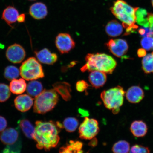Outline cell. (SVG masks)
<instances>
[{
	"instance_id": "4316f807",
	"label": "cell",
	"mask_w": 153,
	"mask_h": 153,
	"mask_svg": "<svg viewBox=\"0 0 153 153\" xmlns=\"http://www.w3.org/2000/svg\"><path fill=\"white\" fill-rule=\"evenodd\" d=\"M142 68L145 73H153V53H149L143 57Z\"/></svg>"
},
{
	"instance_id": "484cf974",
	"label": "cell",
	"mask_w": 153,
	"mask_h": 153,
	"mask_svg": "<svg viewBox=\"0 0 153 153\" xmlns=\"http://www.w3.org/2000/svg\"><path fill=\"white\" fill-rule=\"evenodd\" d=\"M130 149L129 143L126 140H122L114 143L112 151L114 153H129Z\"/></svg>"
},
{
	"instance_id": "e575fe53",
	"label": "cell",
	"mask_w": 153,
	"mask_h": 153,
	"mask_svg": "<svg viewBox=\"0 0 153 153\" xmlns=\"http://www.w3.org/2000/svg\"><path fill=\"white\" fill-rule=\"evenodd\" d=\"M148 20L149 23V28L152 34V37H153V14L149 13Z\"/></svg>"
},
{
	"instance_id": "74e56055",
	"label": "cell",
	"mask_w": 153,
	"mask_h": 153,
	"mask_svg": "<svg viewBox=\"0 0 153 153\" xmlns=\"http://www.w3.org/2000/svg\"><path fill=\"white\" fill-rule=\"evenodd\" d=\"M137 53L139 57H144L146 54L144 49H139Z\"/></svg>"
},
{
	"instance_id": "6da1fadb",
	"label": "cell",
	"mask_w": 153,
	"mask_h": 153,
	"mask_svg": "<svg viewBox=\"0 0 153 153\" xmlns=\"http://www.w3.org/2000/svg\"><path fill=\"white\" fill-rule=\"evenodd\" d=\"M33 139L37 143L36 147L39 150L49 151L56 146L60 141L59 135L63 128L60 122L38 120L35 123Z\"/></svg>"
},
{
	"instance_id": "60d3db41",
	"label": "cell",
	"mask_w": 153,
	"mask_h": 153,
	"mask_svg": "<svg viewBox=\"0 0 153 153\" xmlns=\"http://www.w3.org/2000/svg\"><path fill=\"white\" fill-rule=\"evenodd\" d=\"M152 4L153 7V0H152Z\"/></svg>"
},
{
	"instance_id": "603a6c76",
	"label": "cell",
	"mask_w": 153,
	"mask_h": 153,
	"mask_svg": "<svg viewBox=\"0 0 153 153\" xmlns=\"http://www.w3.org/2000/svg\"><path fill=\"white\" fill-rule=\"evenodd\" d=\"M26 90L29 95L35 98L43 91V86L41 82L33 80L28 83Z\"/></svg>"
},
{
	"instance_id": "f546056e",
	"label": "cell",
	"mask_w": 153,
	"mask_h": 153,
	"mask_svg": "<svg viewBox=\"0 0 153 153\" xmlns=\"http://www.w3.org/2000/svg\"><path fill=\"white\" fill-rule=\"evenodd\" d=\"M11 96L9 87L6 84L0 83V102L7 101Z\"/></svg>"
},
{
	"instance_id": "9a60e30c",
	"label": "cell",
	"mask_w": 153,
	"mask_h": 153,
	"mask_svg": "<svg viewBox=\"0 0 153 153\" xmlns=\"http://www.w3.org/2000/svg\"><path fill=\"white\" fill-rule=\"evenodd\" d=\"M19 133L12 128L5 129L0 134V140L3 144L7 145L14 144L18 140Z\"/></svg>"
},
{
	"instance_id": "7c38bea8",
	"label": "cell",
	"mask_w": 153,
	"mask_h": 153,
	"mask_svg": "<svg viewBox=\"0 0 153 153\" xmlns=\"http://www.w3.org/2000/svg\"><path fill=\"white\" fill-rule=\"evenodd\" d=\"M29 13L30 16L36 20H42L47 16L48 14L47 7L43 3H36L30 6L29 10Z\"/></svg>"
},
{
	"instance_id": "cb8c5ba5",
	"label": "cell",
	"mask_w": 153,
	"mask_h": 153,
	"mask_svg": "<svg viewBox=\"0 0 153 153\" xmlns=\"http://www.w3.org/2000/svg\"><path fill=\"white\" fill-rule=\"evenodd\" d=\"M19 125L24 134L27 138L33 139L35 127L27 119H22L19 121Z\"/></svg>"
},
{
	"instance_id": "2e32d148",
	"label": "cell",
	"mask_w": 153,
	"mask_h": 153,
	"mask_svg": "<svg viewBox=\"0 0 153 153\" xmlns=\"http://www.w3.org/2000/svg\"><path fill=\"white\" fill-rule=\"evenodd\" d=\"M88 78L92 86L97 89L103 87L106 83L107 76L106 74L104 72L94 71L91 72Z\"/></svg>"
},
{
	"instance_id": "1f68e13d",
	"label": "cell",
	"mask_w": 153,
	"mask_h": 153,
	"mask_svg": "<svg viewBox=\"0 0 153 153\" xmlns=\"http://www.w3.org/2000/svg\"><path fill=\"white\" fill-rule=\"evenodd\" d=\"M141 45L143 48L146 50L153 49V37H145L143 38L141 40Z\"/></svg>"
},
{
	"instance_id": "d6a6232c",
	"label": "cell",
	"mask_w": 153,
	"mask_h": 153,
	"mask_svg": "<svg viewBox=\"0 0 153 153\" xmlns=\"http://www.w3.org/2000/svg\"><path fill=\"white\" fill-rule=\"evenodd\" d=\"M89 87L88 84L84 80L78 81L76 84V90L80 92H82L87 90Z\"/></svg>"
},
{
	"instance_id": "836d02e7",
	"label": "cell",
	"mask_w": 153,
	"mask_h": 153,
	"mask_svg": "<svg viewBox=\"0 0 153 153\" xmlns=\"http://www.w3.org/2000/svg\"><path fill=\"white\" fill-rule=\"evenodd\" d=\"M7 125L6 119L3 117L0 116V132H1L6 128Z\"/></svg>"
},
{
	"instance_id": "7a4b0ae2",
	"label": "cell",
	"mask_w": 153,
	"mask_h": 153,
	"mask_svg": "<svg viewBox=\"0 0 153 153\" xmlns=\"http://www.w3.org/2000/svg\"><path fill=\"white\" fill-rule=\"evenodd\" d=\"M138 8L132 7L123 0H117L111 7L112 14L122 22V26L126 29L127 35L135 31L138 27L135 24L136 12Z\"/></svg>"
},
{
	"instance_id": "30bf717a",
	"label": "cell",
	"mask_w": 153,
	"mask_h": 153,
	"mask_svg": "<svg viewBox=\"0 0 153 153\" xmlns=\"http://www.w3.org/2000/svg\"><path fill=\"white\" fill-rule=\"evenodd\" d=\"M106 45L115 56L122 58L124 56L128 49L127 42L121 39H110Z\"/></svg>"
},
{
	"instance_id": "52a82bcc",
	"label": "cell",
	"mask_w": 153,
	"mask_h": 153,
	"mask_svg": "<svg viewBox=\"0 0 153 153\" xmlns=\"http://www.w3.org/2000/svg\"><path fill=\"white\" fill-rule=\"evenodd\" d=\"M99 131V123L97 120L85 117L79 126V137L85 140L93 139L98 134Z\"/></svg>"
},
{
	"instance_id": "ac0fdd59",
	"label": "cell",
	"mask_w": 153,
	"mask_h": 153,
	"mask_svg": "<svg viewBox=\"0 0 153 153\" xmlns=\"http://www.w3.org/2000/svg\"><path fill=\"white\" fill-rule=\"evenodd\" d=\"M53 89L59 94L63 99L66 101L71 98V87L69 84L66 82H58L53 85Z\"/></svg>"
},
{
	"instance_id": "83f0119b",
	"label": "cell",
	"mask_w": 153,
	"mask_h": 153,
	"mask_svg": "<svg viewBox=\"0 0 153 153\" xmlns=\"http://www.w3.org/2000/svg\"><path fill=\"white\" fill-rule=\"evenodd\" d=\"M79 125V122L76 118L68 117L63 122V127L68 132H73L75 131Z\"/></svg>"
},
{
	"instance_id": "d590c367",
	"label": "cell",
	"mask_w": 153,
	"mask_h": 153,
	"mask_svg": "<svg viewBox=\"0 0 153 153\" xmlns=\"http://www.w3.org/2000/svg\"><path fill=\"white\" fill-rule=\"evenodd\" d=\"M1 153H20L19 150H14L8 146L5 148Z\"/></svg>"
},
{
	"instance_id": "44dd1931",
	"label": "cell",
	"mask_w": 153,
	"mask_h": 153,
	"mask_svg": "<svg viewBox=\"0 0 153 153\" xmlns=\"http://www.w3.org/2000/svg\"><path fill=\"white\" fill-rule=\"evenodd\" d=\"M83 146L81 141L71 140L66 146L60 149L59 153H84L82 150Z\"/></svg>"
},
{
	"instance_id": "8992f818",
	"label": "cell",
	"mask_w": 153,
	"mask_h": 153,
	"mask_svg": "<svg viewBox=\"0 0 153 153\" xmlns=\"http://www.w3.org/2000/svg\"><path fill=\"white\" fill-rule=\"evenodd\" d=\"M20 72L22 78L27 81L36 80L45 76L42 67L34 57H30L22 62Z\"/></svg>"
},
{
	"instance_id": "3957f363",
	"label": "cell",
	"mask_w": 153,
	"mask_h": 153,
	"mask_svg": "<svg viewBox=\"0 0 153 153\" xmlns=\"http://www.w3.org/2000/svg\"><path fill=\"white\" fill-rule=\"evenodd\" d=\"M85 59L86 64L81 69L82 72L98 71L111 74L117 66L114 59L105 53H88Z\"/></svg>"
},
{
	"instance_id": "e0dca14e",
	"label": "cell",
	"mask_w": 153,
	"mask_h": 153,
	"mask_svg": "<svg viewBox=\"0 0 153 153\" xmlns=\"http://www.w3.org/2000/svg\"><path fill=\"white\" fill-rule=\"evenodd\" d=\"M130 131L134 136L137 137H144L148 131V127L145 122L141 120L133 121L130 126Z\"/></svg>"
},
{
	"instance_id": "f35d334b",
	"label": "cell",
	"mask_w": 153,
	"mask_h": 153,
	"mask_svg": "<svg viewBox=\"0 0 153 153\" xmlns=\"http://www.w3.org/2000/svg\"><path fill=\"white\" fill-rule=\"evenodd\" d=\"M97 143V140L96 139H94L92 140L91 141L90 143V145L91 146H94L96 145Z\"/></svg>"
},
{
	"instance_id": "b9f144b4",
	"label": "cell",
	"mask_w": 153,
	"mask_h": 153,
	"mask_svg": "<svg viewBox=\"0 0 153 153\" xmlns=\"http://www.w3.org/2000/svg\"><path fill=\"white\" fill-rule=\"evenodd\" d=\"M152 53H153V52Z\"/></svg>"
},
{
	"instance_id": "8fae6325",
	"label": "cell",
	"mask_w": 153,
	"mask_h": 153,
	"mask_svg": "<svg viewBox=\"0 0 153 153\" xmlns=\"http://www.w3.org/2000/svg\"><path fill=\"white\" fill-rule=\"evenodd\" d=\"M33 98L27 94L18 96L15 99V108L20 112H24L29 110L33 106Z\"/></svg>"
},
{
	"instance_id": "7402d4cb",
	"label": "cell",
	"mask_w": 153,
	"mask_h": 153,
	"mask_svg": "<svg viewBox=\"0 0 153 153\" xmlns=\"http://www.w3.org/2000/svg\"><path fill=\"white\" fill-rule=\"evenodd\" d=\"M27 86L25 79L23 78H20L11 81L10 84L9 88L11 93L19 95L22 94L26 91Z\"/></svg>"
},
{
	"instance_id": "ba28073f",
	"label": "cell",
	"mask_w": 153,
	"mask_h": 153,
	"mask_svg": "<svg viewBox=\"0 0 153 153\" xmlns=\"http://www.w3.org/2000/svg\"><path fill=\"white\" fill-rule=\"evenodd\" d=\"M55 45L59 52L62 54L68 53L75 46L73 39L68 33H61L56 36Z\"/></svg>"
},
{
	"instance_id": "9c48e42d",
	"label": "cell",
	"mask_w": 153,
	"mask_h": 153,
	"mask_svg": "<svg viewBox=\"0 0 153 153\" xmlns=\"http://www.w3.org/2000/svg\"><path fill=\"white\" fill-rule=\"evenodd\" d=\"M26 53L24 48L17 44H14L7 48L6 56L10 62L14 64H19L24 60Z\"/></svg>"
},
{
	"instance_id": "8d00e7d4",
	"label": "cell",
	"mask_w": 153,
	"mask_h": 153,
	"mask_svg": "<svg viewBox=\"0 0 153 153\" xmlns=\"http://www.w3.org/2000/svg\"><path fill=\"white\" fill-rule=\"evenodd\" d=\"M26 20V15L24 13H22L19 15L17 18V21L19 23H23L25 22Z\"/></svg>"
},
{
	"instance_id": "d4e9b609",
	"label": "cell",
	"mask_w": 153,
	"mask_h": 153,
	"mask_svg": "<svg viewBox=\"0 0 153 153\" xmlns=\"http://www.w3.org/2000/svg\"><path fill=\"white\" fill-rule=\"evenodd\" d=\"M148 14L146 10L138 8L135 14L137 23L143 27L149 28Z\"/></svg>"
},
{
	"instance_id": "277c9868",
	"label": "cell",
	"mask_w": 153,
	"mask_h": 153,
	"mask_svg": "<svg viewBox=\"0 0 153 153\" xmlns=\"http://www.w3.org/2000/svg\"><path fill=\"white\" fill-rule=\"evenodd\" d=\"M125 93L123 88L118 86L103 91L100 97L105 107L111 110L114 114H117L123 105Z\"/></svg>"
},
{
	"instance_id": "ffe728a7",
	"label": "cell",
	"mask_w": 153,
	"mask_h": 153,
	"mask_svg": "<svg viewBox=\"0 0 153 153\" xmlns=\"http://www.w3.org/2000/svg\"><path fill=\"white\" fill-rule=\"evenodd\" d=\"M123 26L118 21L112 20L109 22L105 27V31L109 36L116 37L121 34L123 31Z\"/></svg>"
},
{
	"instance_id": "4fadbf2b",
	"label": "cell",
	"mask_w": 153,
	"mask_h": 153,
	"mask_svg": "<svg viewBox=\"0 0 153 153\" xmlns=\"http://www.w3.org/2000/svg\"><path fill=\"white\" fill-rule=\"evenodd\" d=\"M35 53L38 60L44 64L53 65L57 62L58 58L56 53H51L45 48L41 51H35Z\"/></svg>"
},
{
	"instance_id": "f1b7e54d",
	"label": "cell",
	"mask_w": 153,
	"mask_h": 153,
	"mask_svg": "<svg viewBox=\"0 0 153 153\" xmlns=\"http://www.w3.org/2000/svg\"><path fill=\"white\" fill-rule=\"evenodd\" d=\"M20 74V71L16 67L13 66H7L5 68L4 76L6 79L8 81L16 79Z\"/></svg>"
},
{
	"instance_id": "5bb4252c",
	"label": "cell",
	"mask_w": 153,
	"mask_h": 153,
	"mask_svg": "<svg viewBox=\"0 0 153 153\" xmlns=\"http://www.w3.org/2000/svg\"><path fill=\"white\" fill-rule=\"evenodd\" d=\"M127 100L132 104H137L140 102L144 97L143 90L139 86H134L130 88L126 93Z\"/></svg>"
},
{
	"instance_id": "d6986e66",
	"label": "cell",
	"mask_w": 153,
	"mask_h": 153,
	"mask_svg": "<svg viewBox=\"0 0 153 153\" xmlns=\"http://www.w3.org/2000/svg\"><path fill=\"white\" fill-rule=\"evenodd\" d=\"M19 15L18 10L14 7L9 6L3 10L1 19L12 27L11 25L16 22Z\"/></svg>"
},
{
	"instance_id": "5b68a950",
	"label": "cell",
	"mask_w": 153,
	"mask_h": 153,
	"mask_svg": "<svg viewBox=\"0 0 153 153\" xmlns=\"http://www.w3.org/2000/svg\"><path fill=\"white\" fill-rule=\"evenodd\" d=\"M59 99L54 89L44 90L34 99V112L40 114L46 113L55 108Z\"/></svg>"
},
{
	"instance_id": "4dcf8cb0",
	"label": "cell",
	"mask_w": 153,
	"mask_h": 153,
	"mask_svg": "<svg viewBox=\"0 0 153 153\" xmlns=\"http://www.w3.org/2000/svg\"><path fill=\"white\" fill-rule=\"evenodd\" d=\"M129 153H150V152L148 147L135 144L130 149Z\"/></svg>"
},
{
	"instance_id": "ab89813d",
	"label": "cell",
	"mask_w": 153,
	"mask_h": 153,
	"mask_svg": "<svg viewBox=\"0 0 153 153\" xmlns=\"http://www.w3.org/2000/svg\"><path fill=\"white\" fill-rule=\"evenodd\" d=\"M28 1H36V0H28Z\"/></svg>"
}]
</instances>
